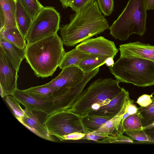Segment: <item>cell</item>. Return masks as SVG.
I'll return each instance as SVG.
<instances>
[{
  "label": "cell",
  "mask_w": 154,
  "mask_h": 154,
  "mask_svg": "<svg viewBox=\"0 0 154 154\" xmlns=\"http://www.w3.org/2000/svg\"><path fill=\"white\" fill-rule=\"evenodd\" d=\"M0 11L2 13L5 20V29L17 27L16 20V0H0Z\"/></svg>",
  "instance_id": "cell-18"
},
{
  "label": "cell",
  "mask_w": 154,
  "mask_h": 154,
  "mask_svg": "<svg viewBox=\"0 0 154 154\" xmlns=\"http://www.w3.org/2000/svg\"><path fill=\"white\" fill-rule=\"evenodd\" d=\"M11 96L17 100L28 111L41 112L48 115L58 111L53 101L38 99L24 90L17 88Z\"/></svg>",
  "instance_id": "cell-11"
},
{
  "label": "cell",
  "mask_w": 154,
  "mask_h": 154,
  "mask_svg": "<svg viewBox=\"0 0 154 154\" xmlns=\"http://www.w3.org/2000/svg\"><path fill=\"white\" fill-rule=\"evenodd\" d=\"M117 79H99L83 90L72 107L68 109L81 116L89 114L107 104L122 91Z\"/></svg>",
  "instance_id": "cell-3"
},
{
  "label": "cell",
  "mask_w": 154,
  "mask_h": 154,
  "mask_svg": "<svg viewBox=\"0 0 154 154\" xmlns=\"http://www.w3.org/2000/svg\"><path fill=\"white\" fill-rule=\"evenodd\" d=\"M120 56L144 59L154 62V45L139 42L121 45Z\"/></svg>",
  "instance_id": "cell-13"
},
{
  "label": "cell",
  "mask_w": 154,
  "mask_h": 154,
  "mask_svg": "<svg viewBox=\"0 0 154 154\" xmlns=\"http://www.w3.org/2000/svg\"><path fill=\"white\" fill-rule=\"evenodd\" d=\"M0 36L18 48L24 49L26 48V39L17 27L5 29L0 32Z\"/></svg>",
  "instance_id": "cell-20"
},
{
  "label": "cell",
  "mask_w": 154,
  "mask_h": 154,
  "mask_svg": "<svg viewBox=\"0 0 154 154\" xmlns=\"http://www.w3.org/2000/svg\"><path fill=\"white\" fill-rule=\"evenodd\" d=\"M75 48L90 54L113 58L119 51L113 42L101 36L83 41Z\"/></svg>",
  "instance_id": "cell-10"
},
{
  "label": "cell",
  "mask_w": 154,
  "mask_h": 154,
  "mask_svg": "<svg viewBox=\"0 0 154 154\" xmlns=\"http://www.w3.org/2000/svg\"><path fill=\"white\" fill-rule=\"evenodd\" d=\"M24 90L38 99L53 101L58 111L61 108L62 97L65 94L60 91L54 89L47 86L45 84L32 87Z\"/></svg>",
  "instance_id": "cell-14"
},
{
  "label": "cell",
  "mask_w": 154,
  "mask_h": 154,
  "mask_svg": "<svg viewBox=\"0 0 154 154\" xmlns=\"http://www.w3.org/2000/svg\"><path fill=\"white\" fill-rule=\"evenodd\" d=\"M128 91L123 88L118 95L112 98L107 104L100 107L97 110L88 114L101 116H115L122 109Z\"/></svg>",
  "instance_id": "cell-15"
},
{
  "label": "cell",
  "mask_w": 154,
  "mask_h": 154,
  "mask_svg": "<svg viewBox=\"0 0 154 154\" xmlns=\"http://www.w3.org/2000/svg\"><path fill=\"white\" fill-rule=\"evenodd\" d=\"M1 47L15 67L19 71L20 64L25 58V49L18 48L0 36Z\"/></svg>",
  "instance_id": "cell-16"
},
{
  "label": "cell",
  "mask_w": 154,
  "mask_h": 154,
  "mask_svg": "<svg viewBox=\"0 0 154 154\" xmlns=\"http://www.w3.org/2000/svg\"><path fill=\"white\" fill-rule=\"evenodd\" d=\"M85 134L80 133L74 132L70 134L65 136L63 138V141L68 140H77L82 139Z\"/></svg>",
  "instance_id": "cell-34"
},
{
  "label": "cell",
  "mask_w": 154,
  "mask_h": 154,
  "mask_svg": "<svg viewBox=\"0 0 154 154\" xmlns=\"http://www.w3.org/2000/svg\"><path fill=\"white\" fill-rule=\"evenodd\" d=\"M152 94H143L137 99L136 102L140 106L145 107L149 105L152 102L151 97Z\"/></svg>",
  "instance_id": "cell-33"
},
{
  "label": "cell",
  "mask_w": 154,
  "mask_h": 154,
  "mask_svg": "<svg viewBox=\"0 0 154 154\" xmlns=\"http://www.w3.org/2000/svg\"><path fill=\"white\" fill-rule=\"evenodd\" d=\"M147 10L145 0H129L121 13L110 26V34L121 41L128 40L134 34L143 36L146 29Z\"/></svg>",
  "instance_id": "cell-4"
},
{
  "label": "cell",
  "mask_w": 154,
  "mask_h": 154,
  "mask_svg": "<svg viewBox=\"0 0 154 154\" xmlns=\"http://www.w3.org/2000/svg\"><path fill=\"white\" fill-rule=\"evenodd\" d=\"M5 100L11 109L14 116L17 119L25 115V109H22L20 103L13 96H6Z\"/></svg>",
  "instance_id": "cell-27"
},
{
  "label": "cell",
  "mask_w": 154,
  "mask_h": 154,
  "mask_svg": "<svg viewBox=\"0 0 154 154\" xmlns=\"http://www.w3.org/2000/svg\"><path fill=\"white\" fill-rule=\"evenodd\" d=\"M109 136L106 134L95 131L85 134L82 139L96 141L107 138Z\"/></svg>",
  "instance_id": "cell-32"
},
{
  "label": "cell",
  "mask_w": 154,
  "mask_h": 154,
  "mask_svg": "<svg viewBox=\"0 0 154 154\" xmlns=\"http://www.w3.org/2000/svg\"><path fill=\"white\" fill-rule=\"evenodd\" d=\"M125 132L133 140L150 142L148 137L143 129L126 130Z\"/></svg>",
  "instance_id": "cell-29"
},
{
  "label": "cell",
  "mask_w": 154,
  "mask_h": 154,
  "mask_svg": "<svg viewBox=\"0 0 154 154\" xmlns=\"http://www.w3.org/2000/svg\"><path fill=\"white\" fill-rule=\"evenodd\" d=\"M113 117L86 115L82 116V121L85 129L89 133L97 131L103 124Z\"/></svg>",
  "instance_id": "cell-21"
},
{
  "label": "cell",
  "mask_w": 154,
  "mask_h": 154,
  "mask_svg": "<svg viewBox=\"0 0 154 154\" xmlns=\"http://www.w3.org/2000/svg\"><path fill=\"white\" fill-rule=\"evenodd\" d=\"M59 13L51 6H46L32 20L26 39L29 44L57 34L60 29Z\"/></svg>",
  "instance_id": "cell-7"
},
{
  "label": "cell",
  "mask_w": 154,
  "mask_h": 154,
  "mask_svg": "<svg viewBox=\"0 0 154 154\" xmlns=\"http://www.w3.org/2000/svg\"><path fill=\"white\" fill-rule=\"evenodd\" d=\"M25 115L17 119L25 127L38 137L48 141H55L45 124L47 114L38 111L25 109Z\"/></svg>",
  "instance_id": "cell-12"
},
{
  "label": "cell",
  "mask_w": 154,
  "mask_h": 154,
  "mask_svg": "<svg viewBox=\"0 0 154 154\" xmlns=\"http://www.w3.org/2000/svg\"><path fill=\"white\" fill-rule=\"evenodd\" d=\"M18 71L0 46V91L2 98L11 96L17 88Z\"/></svg>",
  "instance_id": "cell-8"
},
{
  "label": "cell",
  "mask_w": 154,
  "mask_h": 154,
  "mask_svg": "<svg viewBox=\"0 0 154 154\" xmlns=\"http://www.w3.org/2000/svg\"><path fill=\"white\" fill-rule=\"evenodd\" d=\"M95 142L99 143H133V141L129 137L117 133Z\"/></svg>",
  "instance_id": "cell-28"
},
{
  "label": "cell",
  "mask_w": 154,
  "mask_h": 154,
  "mask_svg": "<svg viewBox=\"0 0 154 154\" xmlns=\"http://www.w3.org/2000/svg\"><path fill=\"white\" fill-rule=\"evenodd\" d=\"M109 68L120 82L141 87L154 85V62L152 61L120 56Z\"/></svg>",
  "instance_id": "cell-5"
},
{
  "label": "cell",
  "mask_w": 154,
  "mask_h": 154,
  "mask_svg": "<svg viewBox=\"0 0 154 154\" xmlns=\"http://www.w3.org/2000/svg\"><path fill=\"white\" fill-rule=\"evenodd\" d=\"M70 22L60 27L63 45L72 47L103 32L110 26L96 1L81 11L70 15Z\"/></svg>",
  "instance_id": "cell-1"
},
{
  "label": "cell",
  "mask_w": 154,
  "mask_h": 154,
  "mask_svg": "<svg viewBox=\"0 0 154 154\" xmlns=\"http://www.w3.org/2000/svg\"><path fill=\"white\" fill-rule=\"evenodd\" d=\"M113 58L112 57H108L106 60L105 64L109 67L112 66L114 63Z\"/></svg>",
  "instance_id": "cell-38"
},
{
  "label": "cell",
  "mask_w": 154,
  "mask_h": 154,
  "mask_svg": "<svg viewBox=\"0 0 154 154\" xmlns=\"http://www.w3.org/2000/svg\"><path fill=\"white\" fill-rule=\"evenodd\" d=\"M74 0H60L63 8H66L69 7Z\"/></svg>",
  "instance_id": "cell-37"
},
{
  "label": "cell",
  "mask_w": 154,
  "mask_h": 154,
  "mask_svg": "<svg viewBox=\"0 0 154 154\" xmlns=\"http://www.w3.org/2000/svg\"><path fill=\"white\" fill-rule=\"evenodd\" d=\"M91 55L75 48L71 51L66 52L59 67L60 69L68 67H79L81 61Z\"/></svg>",
  "instance_id": "cell-19"
},
{
  "label": "cell",
  "mask_w": 154,
  "mask_h": 154,
  "mask_svg": "<svg viewBox=\"0 0 154 154\" xmlns=\"http://www.w3.org/2000/svg\"><path fill=\"white\" fill-rule=\"evenodd\" d=\"M154 122H152L151 124L150 125H149L148 126L146 127L145 128H149L152 127H154Z\"/></svg>",
  "instance_id": "cell-39"
},
{
  "label": "cell",
  "mask_w": 154,
  "mask_h": 154,
  "mask_svg": "<svg viewBox=\"0 0 154 154\" xmlns=\"http://www.w3.org/2000/svg\"><path fill=\"white\" fill-rule=\"evenodd\" d=\"M16 20L17 26L26 39L32 20L20 0H16Z\"/></svg>",
  "instance_id": "cell-17"
},
{
  "label": "cell",
  "mask_w": 154,
  "mask_h": 154,
  "mask_svg": "<svg viewBox=\"0 0 154 154\" xmlns=\"http://www.w3.org/2000/svg\"><path fill=\"white\" fill-rule=\"evenodd\" d=\"M145 2L147 10L154 9V0H145Z\"/></svg>",
  "instance_id": "cell-36"
},
{
  "label": "cell",
  "mask_w": 154,
  "mask_h": 154,
  "mask_svg": "<svg viewBox=\"0 0 154 154\" xmlns=\"http://www.w3.org/2000/svg\"><path fill=\"white\" fill-rule=\"evenodd\" d=\"M100 11L105 16H109L112 13L114 7L113 0H97Z\"/></svg>",
  "instance_id": "cell-30"
},
{
  "label": "cell",
  "mask_w": 154,
  "mask_h": 154,
  "mask_svg": "<svg viewBox=\"0 0 154 154\" xmlns=\"http://www.w3.org/2000/svg\"><path fill=\"white\" fill-rule=\"evenodd\" d=\"M63 45L57 34L27 44L25 58L36 76L43 78L53 75L66 53Z\"/></svg>",
  "instance_id": "cell-2"
},
{
  "label": "cell",
  "mask_w": 154,
  "mask_h": 154,
  "mask_svg": "<svg viewBox=\"0 0 154 154\" xmlns=\"http://www.w3.org/2000/svg\"><path fill=\"white\" fill-rule=\"evenodd\" d=\"M108 57H109L91 54L81 61L79 67L85 74H87L105 64Z\"/></svg>",
  "instance_id": "cell-22"
},
{
  "label": "cell",
  "mask_w": 154,
  "mask_h": 154,
  "mask_svg": "<svg viewBox=\"0 0 154 154\" xmlns=\"http://www.w3.org/2000/svg\"><path fill=\"white\" fill-rule=\"evenodd\" d=\"M62 69L56 78L45 85L66 93L76 87L82 81L85 75L78 67H68Z\"/></svg>",
  "instance_id": "cell-9"
},
{
  "label": "cell",
  "mask_w": 154,
  "mask_h": 154,
  "mask_svg": "<svg viewBox=\"0 0 154 154\" xmlns=\"http://www.w3.org/2000/svg\"><path fill=\"white\" fill-rule=\"evenodd\" d=\"M33 20L44 7L38 0H20Z\"/></svg>",
  "instance_id": "cell-26"
},
{
  "label": "cell",
  "mask_w": 154,
  "mask_h": 154,
  "mask_svg": "<svg viewBox=\"0 0 154 154\" xmlns=\"http://www.w3.org/2000/svg\"><path fill=\"white\" fill-rule=\"evenodd\" d=\"M124 112L121 110L118 114L103 124L97 131L106 134L109 136L118 133L119 127L122 126V116Z\"/></svg>",
  "instance_id": "cell-23"
},
{
  "label": "cell",
  "mask_w": 154,
  "mask_h": 154,
  "mask_svg": "<svg viewBox=\"0 0 154 154\" xmlns=\"http://www.w3.org/2000/svg\"><path fill=\"white\" fill-rule=\"evenodd\" d=\"M45 124L50 134L60 141L70 134L80 132L86 134L82 121V116L68 109L47 115Z\"/></svg>",
  "instance_id": "cell-6"
},
{
  "label": "cell",
  "mask_w": 154,
  "mask_h": 154,
  "mask_svg": "<svg viewBox=\"0 0 154 154\" xmlns=\"http://www.w3.org/2000/svg\"><path fill=\"white\" fill-rule=\"evenodd\" d=\"M143 129L148 137L150 142L154 143V126Z\"/></svg>",
  "instance_id": "cell-35"
},
{
  "label": "cell",
  "mask_w": 154,
  "mask_h": 154,
  "mask_svg": "<svg viewBox=\"0 0 154 154\" xmlns=\"http://www.w3.org/2000/svg\"><path fill=\"white\" fill-rule=\"evenodd\" d=\"M95 0H74L70 5L72 10L76 12H79L88 5L93 3Z\"/></svg>",
  "instance_id": "cell-31"
},
{
  "label": "cell",
  "mask_w": 154,
  "mask_h": 154,
  "mask_svg": "<svg viewBox=\"0 0 154 154\" xmlns=\"http://www.w3.org/2000/svg\"><path fill=\"white\" fill-rule=\"evenodd\" d=\"M152 100V103L148 106L137 108L136 113L140 118L143 128L154 122V97Z\"/></svg>",
  "instance_id": "cell-24"
},
{
  "label": "cell",
  "mask_w": 154,
  "mask_h": 154,
  "mask_svg": "<svg viewBox=\"0 0 154 154\" xmlns=\"http://www.w3.org/2000/svg\"><path fill=\"white\" fill-rule=\"evenodd\" d=\"M122 128L125 132L126 130L143 128L140 118L136 113L129 115L123 120Z\"/></svg>",
  "instance_id": "cell-25"
}]
</instances>
